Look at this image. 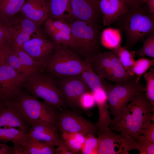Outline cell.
Returning <instances> with one entry per match:
<instances>
[{"instance_id": "42", "label": "cell", "mask_w": 154, "mask_h": 154, "mask_svg": "<svg viewBox=\"0 0 154 154\" xmlns=\"http://www.w3.org/2000/svg\"><path fill=\"white\" fill-rule=\"evenodd\" d=\"M0 154H15L14 147H10L0 141Z\"/></svg>"}, {"instance_id": "7", "label": "cell", "mask_w": 154, "mask_h": 154, "mask_svg": "<svg viewBox=\"0 0 154 154\" xmlns=\"http://www.w3.org/2000/svg\"><path fill=\"white\" fill-rule=\"evenodd\" d=\"M70 24L76 53L84 61H89L100 52L95 23L76 19Z\"/></svg>"}, {"instance_id": "36", "label": "cell", "mask_w": 154, "mask_h": 154, "mask_svg": "<svg viewBox=\"0 0 154 154\" xmlns=\"http://www.w3.org/2000/svg\"><path fill=\"white\" fill-rule=\"evenodd\" d=\"M62 134V139L64 141L73 154H79L81 151L83 145L71 136L68 133H63Z\"/></svg>"}, {"instance_id": "32", "label": "cell", "mask_w": 154, "mask_h": 154, "mask_svg": "<svg viewBox=\"0 0 154 154\" xmlns=\"http://www.w3.org/2000/svg\"><path fill=\"white\" fill-rule=\"evenodd\" d=\"M135 56L141 57L147 56L154 59V32L147 37L143 42L142 47L135 52Z\"/></svg>"}, {"instance_id": "24", "label": "cell", "mask_w": 154, "mask_h": 154, "mask_svg": "<svg viewBox=\"0 0 154 154\" xmlns=\"http://www.w3.org/2000/svg\"><path fill=\"white\" fill-rule=\"evenodd\" d=\"M26 0H0V20L8 25L20 13Z\"/></svg>"}, {"instance_id": "19", "label": "cell", "mask_w": 154, "mask_h": 154, "mask_svg": "<svg viewBox=\"0 0 154 154\" xmlns=\"http://www.w3.org/2000/svg\"><path fill=\"white\" fill-rule=\"evenodd\" d=\"M103 22L109 26L129 10L122 0H98Z\"/></svg>"}, {"instance_id": "22", "label": "cell", "mask_w": 154, "mask_h": 154, "mask_svg": "<svg viewBox=\"0 0 154 154\" xmlns=\"http://www.w3.org/2000/svg\"><path fill=\"white\" fill-rule=\"evenodd\" d=\"M29 138V133L23 131L15 128L0 127V141L5 143L8 141L12 142L14 151L25 146Z\"/></svg>"}, {"instance_id": "25", "label": "cell", "mask_w": 154, "mask_h": 154, "mask_svg": "<svg viewBox=\"0 0 154 154\" xmlns=\"http://www.w3.org/2000/svg\"><path fill=\"white\" fill-rule=\"evenodd\" d=\"M80 76L92 91L102 88L106 90L108 82L100 78L95 72L91 67L89 61H86L85 66Z\"/></svg>"}, {"instance_id": "5", "label": "cell", "mask_w": 154, "mask_h": 154, "mask_svg": "<svg viewBox=\"0 0 154 154\" xmlns=\"http://www.w3.org/2000/svg\"><path fill=\"white\" fill-rule=\"evenodd\" d=\"M139 7L131 9L124 15L123 29L126 37L124 46L130 50L139 41L153 32L154 21L153 14L146 13Z\"/></svg>"}, {"instance_id": "45", "label": "cell", "mask_w": 154, "mask_h": 154, "mask_svg": "<svg viewBox=\"0 0 154 154\" xmlns=\"http://www.w3.org/2000/svg\"><path fill=\"white\" fill-rule=\"evenodd\" d=\"M3 101V100L1 98V97L0 96V104H1V103Z\"/></svg>"}, {"instance_id": "40", "label": "cell", "mask_w": 154, "mask_h": 154, "mask_svg": "<svg viewBox=\"0 0 154 154\" xmlns=\"http://www.w3.org/2000/svg\"><path fill=\"white\" fill-rule=\"evenodd\" d=\"M57 146L54 154H73L64 141L62 139H60Z\"/></svg>"}, {"instance_id": "39", "label": "cell", "mask_w": 154, "mask_h": 154, "mask_svg": "<svg viewBox=\"0 0 154 154\" xmlns=\"http://www.w3.org/2000/svg\"><path fill=\"white\" fill-rule=\"evenodd\" d=\"M139 133L143 134L149 141L154 142V121L147 128L140 130Z\"/></svg>"}, {"instance_id": "12", "label": "cell", "mask_w": 154, "mask_h": 154, "mask_svg": "<svg viewBox=\"0 0 154 154\" xmlns=\"http://www.w3.org/2000/svg\"><path fill=\"white\" fill-rule=\"evenodd\" d=\"M56 79L65 108H78L80 96L84 92L91 90L80 75Z\"/></svg>"}, {"instance_id": "13", "label": "cell", "mask_w": 154, "mask_h": 154, "mask_svg": "<svg viewBox=\"0 0 154 154\" xmlns=\"http://www.w3.org/2000/svg\"><path fill=\"white\" fill-rule=\"evenodd\" d=\"M57 46L52 40L47 38L42 32L33 35L24 44L22 48L45 68Z\"/></svg>"}, {"instance_id": "38", "label": "cell", "mask_w": 154, "mask_h": 154, "mask_svg": "<svg viewBox=\"0 0 154 154\" xmlns=\"http://www.w3.org/2000/svg\"><path fill=\"white\" fill-rule=\"evenodd\" d=\"M10 35L8 26L0 20V41L9 42Z\"/></svg>"}, {"instance_id": "27", "label": "cell", "mask_w": 154, "mask_h": 154, "mask_svg": "<svg viewBox=\"0 0 154 154\" xmlns=\"http://www.w3.org/2000/svg\"><path fill=\"white\" fill-rule=\"evenodd\" d=\"M112 50L115 53L121 64L130 75L135 76L133 74L131 69L135 60V51H130L121 45Z\"/></svg>"}, {"instance_id": "30", "label": "cell", "mask_w": 154, "mask_h": 154, "mask_svg": "<svg viewBox=\"0 0 154 154\" xmlns=\"http://www.w3.org/2000/svg\"><path fill=\"white\" fill-rule=\"evenodd\" d=\"M11 48L17 55L23 65L32 74L42 68H44L25 52L22 48Z\"/></svg>"}, {"instance_id": "14", "label": "cell", "mask_w": 154, "mask_h": 154, "mask_svg": "<svg viewBox=\"0 0 154 154\" xmlns=\"http://www.w3.org/2000/svg\"><path fill=\"white\" fill-rule=\"evenodd\" d=\"M26 78L6 63L0 65V96L3 101L9 100L23 88Z\"/></svg>"}, {"instance_id": "3", "label": "cell", "mask_w": 154, "mask_h": 154, "mask_svg": "<svg viewBox=\"0 0 154 154\" xmlns=\"http://www.w3.org/2000/svg\"><path fill=\"white\" fill-rule=\"evenodd\" d=\"M10 103L23 116L29 125L39 121L54 125L58 110L30 94L23 88L15 96L9 100Z\"/></svg>"}, {"instance_id": "34", "label": "cell", "mask_w": 154, "mask_h": 154, "mask_svg": "<svg viewBox=\"0 0 154 154\" xmlns=\"http://www.w3.org/2000/svg\"><path fill=\"white\" fill-rule=\"evenodd\" d=\"M98 140L92 134L85 136V140L81 153L82 154H98Z\"/></svg>"}, {"instance_id": "26", "label": "cell", "mask_w": 154, "mask_h": 154, "mask_svg": "<svg viewBox=\"0 0 154 154\" xmlns=\"http://www.w3.org/2000/svg\"><path fill=\"white\" fill-rule=\"evenodd\" d=\"M121 40L119 30L109 28L104 29L103 31L101 42L105 47L112 50L120 45Z\"/></svg>"}, {"instance_id": "11", "label": "cell", "mask_w": 154, "mask_h": 154, "mask_svg": "<svg viewBox=\"0 0 154 154\" xmlns=\"http://www.w3.org/2000/svg\"><path fill=\"white\" fill-rule=\"evenodd\" d=\"M7 25L10 35L9 44L13 48H22L24 44L33 35L42 32L40 25L21 14Z\"/></svg>"}, {"instance_id": "41", "label": "cell", "mask_w": 154, "mask_h": 154, "mask_svg": "<svg viewBox=\"0 0 154 154\" xmlns=\"http://www.w3.org/2000/svg\"><path fill=\"white\" fill-rule=\"evenodd\" d=\"M129 9L139 7L142 3H144V0H122Z\"/></svg>"}, {"instance_id": "20", "label": "cell", "mask_w": 154, "mask_h": 154, "mask_svg": "<svg viewBox=\"0 0 154 154\" xmlns=\"http://www.w3.org/2000/svg\"><path fill=\"white\" fill-rule=\"evenodd\" d=\"M98 110L99 118L96 123L98 130L109 128L111 121L109 109L107 93L106 90L102 88L92 91Z\"/></svg>"}, {"instance_id": "28", "label": "cell", "mask_w": 154, "mask_h": 154, "mask_svg": "<svg viewBox=\"0 0 154 154\" xmlns=\"http://www.w3.org/2000/svg\"><path fill=\"white\" fill-rule=\"evenodd\" d=\"M5 63L26 78L32 74L23 65L17 55L11 47L6 56Z\"/></svg>"}, {"instance_id": "18", "label": "cell", "mask_w": 154, "mask_h": 154, "mask_svg": "<svg viewBox=\"0 0 154 154\" xmlns=\"http://www.w3.org/2000/svg\"><path fill=\"white\" fill-rule=\"evenodd\" d=\"M48 0H26L20 13L40 25L48 19Z\"/></svg>"}, {"instance_id": "33", "label": "cell", "mask_w": 154, "mask_h": 154, "mask_svg": "<svg viewBox=\"0 0 154 154\" xmlns=\"http://www.w3.org/2000/svg\"><path fill=\"white\" fill-rule=\"evenodd\" d=\"M145 80L144 91L147 98L154 105V68L150 69L149 71L143 75Z\"/></svg>"}, {"instance_id": "2", "label": "cell", "mask_w": 154, "mask_h": 154, "mask_svg": "<svg viewBox=\"0 0 154 154\" xmlns=\"http://www.w3.org/2000/svg\"><path fill=\"white\" fill-rule=\"evenodd\" d=\"M23 87L30 94L41 98L57 110L65 108L56 78L42 68L28 76Z\"/></svg>"}, {"instance_id": "31", "label": "cell", "mask_w": 154, "mask_h": 154, "mask_svg": "<svg viewBox=\"0 0 154 154\" xmlns=\"http://www.w3.org/2000/svg\"><path fill=\"white\" fill-rule=\"evenodd\" d=\"M96 104L92 91L91 90L83 93L80 96L78 102V108L89 116L93 114L90 110Z\"/></svg>"}, {"instance_id": "44", "label": "cell", "mask_w": 154, "mask_h": 154, "mask_svg": "<svg viewBox=\"0 0 154 154\" xmlns=\"http://www.w3.org/2000/svg\"><path fill=\"white\" fill-rule=\"evenodd\" d=\"M144 3H146L148 6L149 12L153 15L154 13V0H144Z\"/></svg>"}, {"instance_id": "37", "label": "cell", "mask_w": 154, "mask_h": 154, "mask_svg": "<svg viewBox=\"0 0 154 154\" xmlns=\"http://www.w3.org/2000/svg\"><path fill=\"white\" fill-rule=\"evenodd\" d=\"M11 49L7 42L0 41V65L4 63L6 56Z\"/></svg>"}, {"instance_id": "6", "label": "cell", "mask_w": 154, "mask_h": 154, "mask_svg": "<svg viewBox=\"0 0 154 154\" xmlns=\"http://www.w3.org/2000/svg\"><path fill=\"white\" fill-rule=\"evenodd\" d=\"M86 62L67 47L58 45L44 68L56 78L80 75Z\"/></svg>"}, {"instance_id": "4", "label": "cell", "mask_w": 154, "mask_h": 154, "mask_svg": "<svg viewBox=\"0 0 154 154\" xmlns=\"http://www.w3.org/2000/svg\"><path fill=\"white\" fill-rule=\"evenodd\" d=\"M95 72L101 78L115 84H124L136 80L130 75L119 61L112 50L100 52L89 61Z\"/></svg>"}, {"instance_id": "43", "label": "cell", "mask_w": 154, "mask_h": 154, "mask_svg": "<svg viewBox=\"0 0 154 154\" xmlns=\"http://www.w3.org/2000/svg\"><path fill=\"white\" fill-rule=\"evenodd\" d=\"M80 143L83 145L85 140V135L80 132L68 133Z\"/></svg>"}, {"instance_id": "10", "label": "cell", "mask_w": 154, "mask_h": 154, "mask_svg": "<svg viewBox=\"0 0 154 154\" xmlns=\"http://www.w3.org/2000/svg\"><path fill=\"white\" fill-rule=\"evenodd\" d=\"M75 109L58 110L54 125L62 133L80 132L85 135H95L98 131L96 123L83 116Z\"/></svg>"}, {"instance_id": "17", "label": "cell", "mask_w": 154, "mask_h": 154, "mask_svg": "<svg viewBox=\"0 0 154 154\" xmlns=\"http://www.w3.org/2000/svg\"><path fill=\"white\" fill-rule=\"evenodd\" d=\"M29 133V137L44 141L54 146H57L60 138L58 131L53 123L42 121L32 123Z\"/></svg>"}, {"instance_id": "16", "label": "cell", "mask_w": 154, "mask_h": 154, "mask_svg": "<svg viewBox=\"0 0 154 154\" xmlns=\"http://www.w3.org/2000/svg\"><path fill=\"white\" fill-rule=\"evenodd\" d=\"M73 18L95 23L101 12L98 0H70Z\"/></svg>"}, {"instance_id": "23", "label": "cell", "mask_w": 154, "mask_h": 154, "mask_svg": "<svg viewBox=\"0 0 154 154\" xmlns=\"http://www.w3.org/2000/svg\"><path fill=\"white\" fill-rule=\"evenodd\" d=\"M55 146L29 138L26 145L16 149L15 154H53Z\"/></svg>"}, {"instance_id": "8", "label": "cell", "mask_w": 154, "mask_h": 154, "mask_svg": "<svg viewBox=\"0 0 154 154\" xmlns=\"http://www.w3.org/2000/svg\"><path fill=\"white\" fill-rule=\"evenodd\" d=\"M145 85L135 80L124 84H113L108 82L106 89L109 109L113 118L110 124L119 121L124 113L128 104L139 91L144 90Z\"/></svg>"}, {"instance_id": "29", "label": "cell", "mask_w": 154, "mask_h": 154, "mask_svg": "<svg viewBox=\"0 0 154 154\" xmlns=\"http://www.w3.org/2000/svg\"><path fill=\"white\" fill-rule=\"evenodd\" d=\"M154 66V59H150L141 57L135 60L132 68L133 75L136 76V81L139 82L141 77L147 70Z\"/></svg>"}, {"instance_id": "35", "label": "cell", "mask_w": 154, "mask_h": 154, "mask_svg": "<svg viewBox=\"0 0 154 154\" xmlns=\"http://www.w3.org/2000/svg\"><path fill=\"white\" fill-rule=\"evenodd\" d=\"M136 140L139 146L140 154H154V142L147 139L143 135H139Z\"/></svg>"}, {"instance_id": "15", "label": "cell", "mask_w": 154, "mask_h": 154, "mask_svg": "<svg viewBox=\"0 0 154 154\" xmlns=\"http://www.w3.org/2000/svg\"><path fill=\"white\" fill-rule=\"evenodd\" d=\"M17 127L29 133L30 126L26 120L8 100L2 101L0 104V127Z\"/></svg>"}, {"instance_id": "9", "label": "cell", "mask_w": 154, "mask_h": 154, "mask_svg": "<svg viewBox=\"0 0 154 154\" xmlns=\"http://www.w3.org/2000/svg\"><path fill=\"white\" fill-rule=\"evenodd\" d=\"M98 154H128L132 150H139L137 140L127 133L115 132L109 128L98 130Z\"/></svg>"}, {"instance_id": "1", "label": "cell", "mask_w": 154, "mask_h": 154, "mask_svg": "<svg viewBox=\"0 0 154 154\" xmlns=\"http://www.w3.org/2000/svg\"><path fill=\"white\" fill-rule=\"evenodd\" d=\"M154 105L147 98L144 90L139 92L127 104L119 120L110 124L109 128L127 133L135 139L140 131L147 128L154 121Z\"/></svg>"}, {"instance_id": "21", "label": "cell", "mask_w": 154, "mask_h": 154, "mask_svg": "<svg viewBox=\"0 0 154 154\" xmlns=\"http://www.w3.org/2000/svg\"><path fill=\"white\" fill-rule=\"evenodd\" d=\"M48 19L67 21L73 18L70 0H48Z\"/></svg>"}, {"instance_id": "46", "label": "cell", "mask_w": 154, "mask_h": 154, "mask_svg": "<svg viewBox=\"0 0 154 154\" xmlns=\"http://www.w3.org/2000/svg\"></svg>"}]
</instances>
